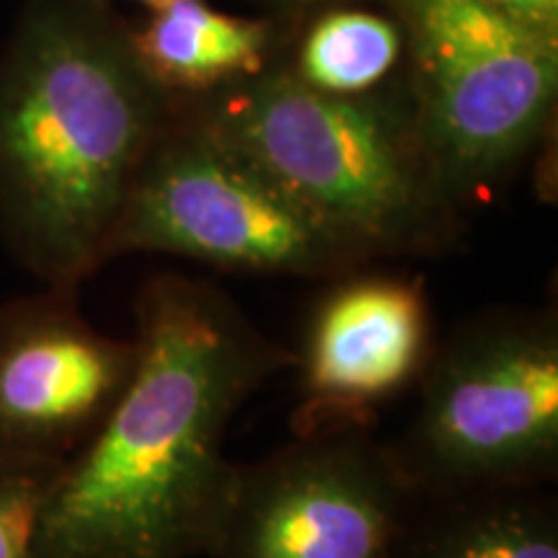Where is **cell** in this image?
Segmentation results:
<instances>
[{
  "label": "cell",
  "instance_id": "1",
  "mask_svg": "<svg viewBox=\"0 0 558 558\" xmlns=\"http://www.w3.org/2000/svg\"><path fill=\"white\" fill-rule=\"evenodd\" d=\"M137 362L99 429L47 486L37 558L205 556L239 463L243 403L295 352L209 279L163 271L135 300Z\"/></svg>",
  "mask_w": 558,
  "mask_h": 558
},
{
  "label": "cell",
  "instance_id": "2",
  "mask_svg": "<svg viewBox=\"0 0 558 558\" xmlns=\"http://www.w3.org/2000/svg\"><path fill=\"white\" fill-rule=\"evenodd\" d=\"M177 101L111 0H24L0 50V235L45 288L107 262L137 173Z\"/></svg>",
  "mask_w": 558,
  "mask_h": 558
},
{
  "label": "cell",
  "instance_id": "3",
  "mask_svg": "<svg viewBox=\"0 0 558 558\" xmlns=\"http://www.w3.org/2000/svg\"><path fill=\"white\" fill-rule=\"evenodd\" d=\"M184 104L373 262L445 256L463 239L469 207L418 128L407 78L331 96L277 62Z\"/></svg>",
  "mask_w": 558,
  "mask_h": 558
},
{
  "label": "cell",
  "instance_id": "4",
  "mask_svg": "<svg viewBox=\"0 0 558 558\" xmlns=\"http://www.w3.org/2000/svg\"><path fill=\"white\" fill-rule=\"evenodd\" d=\"M390 442L418 499L546 486L558 473V311L494 308L458 326Z\"/></svg>",
  "mask_w": 558,
  "mask_h": 558
},
{
  "label": "cell",
  "instance_id": "5",
  "mask_svg": "<svg viewBox=\"0 0 558 558\" xmlns=\"http://www.w3.org/2000/svg\"><path fill=\"white\" fill-rule=\"evenodd\" d=\"M407 39V88L439 169L465 207L554 135L558 26L494 0H388Z\"/></svg>",
  "mask_w": 558,
  "mask_h": 558
},
{
  "label": "cell",
  "instance_id": "6",
  "mask_svg": "<svg viewBox=\"0 0 558 558\" xmlns=\"http://www.w3.org/2000/svg\"><path fill=\"white\" fill-rule=\"evenodd\" d=\"M128 254L298 279H333L375 264L184 101L137 173L107 262Z\"/></svg>",
  "mask_w": 558,
  "mask_h": 558
},
{
  "label": "cell",
  "instance_id": "7",
  "mask_svg": "<svg viewBox=\"0 0 558 558\" xmlns=\"http://www.w3.org/2000/svg\"><path fill=\"white\" fill-rule=\"evenodd\" d=\"M399 458L369 427L295 435L239 463L209 558H396L416 507Z\"/></svg>",
  "mask_w": 558,
  "mask_h": 558
},
{
  "label": "cell",
  "instance_id": "8",
  "mask_svg": "<svg viewBox=\"0 0 558 558\" xmlns=\"http://www.w3.org/2000/svg\"><path fill=\"white\" fill-rule=\"evenodd\" d=\"M78 292L0 303V458L62 463L128 388L137 341L96 329Z\"/></svg>",
  "mask_w": 558,
  "mask_h": 558
},
{
  "label": "cell",
  "instance_id": "9",
  "mask_svg": "<svg viewBox=\"0 0 558 558\" xmlns=\"http://www.w3.org/2000/svg\"><path fill=\"white\" fill-rule=\"evenodd\" d=\"M369 267L329 279L313 305L295 352V435L369 427L383 407L416 386L435 352L424 279Z\"/></svg>",
  "mask_w": 558,
  "mask_h": 558
},
{
  "label": "cell",
  "instance_id": "10",
  "mask_svg": "<svg viewBox=\"0 0 558 558\" xmlns=\"http://www.w3.org/2000/svg\"><path fill=\"white\" fill-rule=\"evenodd\" d=\"M292 26L275 13L239 16L207 0H171L132 21V34L153 81L173 101H194L277 65Z\"/></svg>",
  "mask_w": 558,
  "mask_h": 558
},
{
  "label": "cell",
  "instance_id": "11",
  "mask_svg": "<svg viewBox=\"0 0 558 558\" xmlns=\"http://www.w3.org/2000/svg\"><path fill=\"white\" fill-rule=\"evenodd\" d=\"M396 558H558V507L546 486L418 499Z\"/></svg>",
  "mask_w": 558,
  "mask_h": 558
},
{
  "label": "cell",
  "instance_id": "12",
  "mask_svg": "<svg viewBox=\"0 0 558 558\" xmlns=\"http://www.w3.org/2000/svg\"><path fill=\"white\" fill-rule=\"evenodd\" d=\"M279 65L320 94L386 90L407 78L403 26L388 3L326 5L295 21Z\"/></svg>",
  "mask_w": 558,
  "mask_h": 558
},
{
  "label": "cell",
  "instance_id": "13",
  "mask_svg": "<svg viewBox=\"0 0 558 558\" xmlns=\"http://www.w3.org/2000/svg\"><path fill=\"white\" fill-rule=\"evenodd\" d=\"M60 463L0 458V558H37L41 501Z\"/></svg>",
  "mask_w": 558,
  "mask_h": 558
},
{
  "label": "cell",
  "instance_id": "14",
  "mask_svg": "<svg viewBox=\"0 0 558 558\" xmlns=\"http://www.w3.org/2000/svg\"><path fill=\"white\" fill-rule=\"evenodd\" d=\"M264 13H275L288 21H298L308 13L326 9V5H341V3H388V0H254Z\"/></svg>",
  "mask_w": 558,
  "mask_h": 558
},
{
  "label": "cell",
  "instance_id": "15",
  "mask_svg": "<svg viewBox=\"0 0 558 558\" xmlns=\"http://www.w3.org/2000/svg\"><path fill=\"white\" fill-rule=\"evenodd\" d=\"M509 11H518L522 16L541 21V24L558 26V0H494Z\"/></svg>",
  "mask_w": 558,
  "mask_h": 558
},
{
  "label": "cell",
  "instance_id": "16",
  "mask_svg": "<svg viewBox=\"0 0 558 558\" xmlns=\"http://www.w3.org/2000/svg\"><path fill=\"white\" fill-rule=\"evenodd\" d=\"M111 3H117V0H111ZM135 3L143 5L145 11H150V9H158V5H163V3H171V0H135Z\"/></svg>",
  "mask_w": 558,
  "mask_h": 558
}]
</instances>
